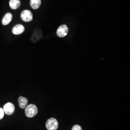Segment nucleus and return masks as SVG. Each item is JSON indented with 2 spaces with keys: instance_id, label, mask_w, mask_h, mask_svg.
Wrapping results in <instances>:
<instances>
[{
  "instance_id": "1",
  "label": "nucleus",
  "mask_w": 130,
  "mask_h": 130,
  "mask_svg": "<svg viewBox=\"0 0 130 130\" xmlns=\"http://www.w3.org/2000/svg\"><path fill=\"white\" fill-rule=\"evenodd\" d=\"M26 116L29 118H32L36 116L38 112L37 107L34 104H30L26 107L25 111Z\"/></svg>"
},
{
  "instance_id": "2",
  "label": "nucleus",
  "mask_w": 130,
  "mask_h": 130,
  "mask_svg": "<svg viewBox=\"0 0 130 130\" xmlns=\"http://www.w3.org/2000/svg\"><path fill=\"white\" fill-rule=\"evenodd\" d=\"M46 126L48 130H56L59 127V123L56 119L51 118L47 120Z\"/></svg>"
},
{
  "instance_id": "3",
  "label": "nucleus",
  "mask_w": 130,
  "mask_h": 130,
  "mask_svg": "<svg viewBox=\"0 0 130 130\" xmlns=\"http://www.w3.org/2000/svg\"><path fill=\"white\" fill-rule=\"evenodd\" d=\"M21 18L23 21L26 22H29L32 21L33 15L29 10H25L21 12Z\"/></svg>"
},
{
  "instance_id": "4",
  "label": "nucleus",
  "mask_w": 130,
  "mask_h": 130,
  "mask_svg": "<svg viewBox=\"0 0 130 130\" xmlns=\"http://www.w3.org/2000/svg\"><path fill=\"white\" fill-rule=\"evenodd\" d=\"M3 109L6 114L8 115H11L15 111V107L11 103L8 102L4 105Z\"/></svg>"
},
{
  "instance_id": "5",
  "label": "nucleus",
  "mask_w": 130,
  "mask_h": 130,
  "mask_svg": "<svg viewBox=\"0 0 130 130\" xmlns=\"http://www.w3.org/2000/svg\"><path fill=\"white\" fill-rule=\"evenodd\" d=\"M68 29L67 26L63 25L59 27L56 32L57 36L60 38L66 36L68 33Z\"/></svg>"
},
{
  "instance_id": "6",
  "label": "nucleus",
  "mask_w": 130,
  "mask_h": 130,
  "mask_svg": "<svg viewBox=\"0 0 130 130\" xmlns=\"http://www.w3.org/2000/svg\"><path fill=\"white\" fill-rule=\"evenodd\" d=\"M25 27L21 24L16 25L12 29V32L14 35H19L24 31Z\"/></svg>"
},
{
  "instance_id": "7",
  "label": "nucleus",
  "mask_w": 130,
  "mask_h": 130,
  "mask_svg": "<svg viewBox=\"0 0 130 130\" xmlns=\"http://www.w3.org/2000/svg\"><path fill=\"white\" fill-rule=\"evenodd\" d=\"M12 15L11 13L8 12L7 13L3 19L2 20L3 25H8L12 21Z\"/></svg>"
},
{
  "instance_id": "8",
  "label": "nucleus",
  "mask_w": 130,
  "mask_h": 130,
  "mask_svg": "<svg viewBox=\"0 0 130 130\" xmlns=\"http://www.w3.org/2000/svg\"><path fill=\"white\" fill-rule=\"evenodd\" d=\"M19 105L21 109H24L28 106V100L27 98L22 96H20L18 98Z\"/></svg>"
},
{
  "instance_id": "9",
  "label": "nucleus",
  "mask_w": 130,
  "mask_h": 130,
  "mask_svg": "<svg viewBox=\"0 0 130 130\" xmlns=\"http://www.w3.org/2000/svg\"><path fill=\"white\" fill-rule=\"evenodd\" d=\"M21 3L20 0H10L9 5L11 9H16L20 7Z\"/></svg>"
},
{
  "instance_id": "10",
  "label": "nucleus",
  "mask_w": 130,
  "mask_h": 130,
  "mask_svg": "<svg viewBox=\"0 0 130 130\" xmlns=\"http://www.w3.org/2000/svg\"><path fill=\"white\" fill-rule=\"evenodd\" d=\"M30 4L32 9H38L41 4V0H30Z\"/></svg>"
},
{
  "instance_id": "11",
  "label": "nucleus",
  "mask_w": 130,
  "mask_h": 130,
  "mask_svg": "<svg viewBox=\"0 0 130 130\" xmlns=\"http://www.w3.org/2000/svg\"><path fill=\"white\" fill-rule=\"evenodd\" d=\"M72 130H83L80 125H75L73 126Z\"/></svg>"
},
{
  "instance_id": "12",
  "label": "nucleus",
  "mask_w": 130,
  "mask_h": 130,
  "mask_svg": "<svg viewBox=\"0 0 130 130\" xmlns=\"http://www.w3.org/2000/svg\"><path fill=\"white\" fill-rule=\"evenodd\" d=\"M5 115V112L4 110L2 108L0 107V120L4 118Z\"/></svg>"
}]
</instances>
